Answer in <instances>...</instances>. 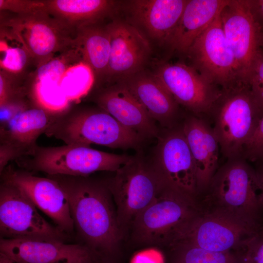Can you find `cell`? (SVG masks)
Wrapping results in <instances>:
<instances>
[{"mask_svg": "<svg viewBox=\"0 0 263 263\" xmlns=\"http://www.w3.org/2000/svg\"><path fill=\"white\" fill-rule=\"evenodd\" d=\"M59 184L68 199L78 244L111 261L123 233L106 181L89 176L47 175Z\"/></svg>", "mask_w": 263, "mask_h": 263, "instance_id": "obj_1", "label": "cell"}, {"mask_svg": "<svg viewBox=\"0 0 263 263\" xmlns=\"http://www.w3.org/2000/svg\"><path fill=\"white\" fill-rule=\"evenodd\" d=\"M243 157L227 159L201 197V211L214 213L262 230L263 210L256 170Z\"/></svg>", "mask_w": 263, "mask_h": 263, "instance_id": "obj_2", "label": "cell"}, {"mask_svg": "<svg viewBox=\"0 0 263 263\" xmlns=\"http://www.w3.org/2000/svg\"><path fill=\"white\" fill-rule=\"evenodd\" d=\"M45 134L66 145L97 144L121 149L138 148L144 140L98 107H75L58 112Z\"/></svg>", "mask_w": 263, "mask_h": 263, "instance_id": "obj_3", "label": "cell"}, {"mask_svg": "<svg viewBox=\"0 0 263 263\" xmlns=\"http://www.w3.org/2000/svg\"><path fill=\"white\" fill-rule=\"evenodd\" d=\"M263 116V108L244 81L225 88L213 105L211 119L221 152L227 159L243 157L244 148Z\"/></svg>", "mask_w": 263, "mask_h": 263, "instance_id": "obj_4", "label": "cell"}, {"mask_svg": "<svg viewBox=\"0 0 263 263\" xmlns=\"http://www.w3.org/2000/svg\"><path fill=\"white\" fill-rule=\"evenodd\" d=\"M9 13L1 18V26L21 43L37 69L55 58L57 53L76 47L77 30L47 12Z\"/></svg>", "mask_w": 263, "mask_h": 263, "instance_id": "obj_5", "label": "cell"}, {"mask_svg": "<svg viewBox=\"0 0 263 263\" xmlns=\"http://www.w3.org/2000/svg\"><path fill=\"white\" fill-rule=\"evenodd\" d=\"M131 157L98 150L90 146L66 144L51 147L38 146L32 153L15 161L19 168L32 172L84 176L100 171L115 172Z\"/></svg>", "mask_w": 263, "mask_h": 263, "instance_id": "obj_6", "label": "cell"}, {"mask_svg": "<svg viewBox=\"0 0 263 263\" xmlns=\"http://www.w3.org/2000/svg\"><path fill=\"white\" fill-rule=\"evenodd\" d=\"M114 172L106 182L124 233L165 186L150 160L139 151Z\"/></svg>", "mask_w": 263, "mask_h": 263, "instance_id": "obj_7", "label": "cell"}, {"mask_svg": "<svg viewBox=\"0 0 263 263\" xmlns=\"http://www.w3.org/2000/svg\"><path fill=\"white\" fill-rule=\"evenodd\" d=\"M262 230L200 210L174 230L165 244H186L216 252L239 251L247 239Z\"/></svg>", "mask_w": 263, "mask_h": 263, "instance_id": "obj_8", "label": "cell"}, {"mask_svg": "<svg viewBox=\"0 0 263 263\" xmlns=\"http://www.w3.org/2000/svg\"><path fill=\"white\" fill-rule=\"evenodd\" d=\"M200 210L197 201L164 186L134 220L133 238L143 244H165L174 230Z\"/></svg>", "mask_w": 263, "mask_h": 263, "instance_id": "obj_9", "label": "cell"}, {"mask_svg": "<svg viewBox=\"0 0 263 263\" xmlns=\"http://www.w3.org/2000/svg\"><path fill=\"white\" fill-rule=\"evenodd\" d=\"M163 130L149 160L165 187L198 203L195 165L182 123Z\"/></svg>", "mask_w": 263, "mask_h": 263, "instance_id": "obj_10", "label": "cell"}, {"mask_svg": "<svg viewBox=\"0 0 263 263\" xmlns=\"http://www.w3.org/2000/svg\"><path fill=\"white\" fill-rule=\"evenodd\" d=\"M0 235L5 239L54 240L65 242L69 235L48 222L19 188L1 181Z\"/></svg>", "mask_w": 263, "mask_h": 263, "instance_id": "obj_11", "label": "cell"}, {"mask_svg": "<svg viewBox=\"0 0 263 263\" xmlns=\"http://www.w3.org/2000/svg\"><path fill=\"white\" fill-rule=\"evenodd\" d=\"M185 56L189 65L220 88L244 81L225 38L220 14L194 41Z\"/></svg>", "mask_w": 263, "mask_h": 263, "instance_id": "obj_12", "label": "cell"}, {"mask_svg": "<svg viewBox=\"0 0 263 263\" xmlns=\"http://www.w3.org/2000/svg\"><path fill=\"white\" fill-rule=\"evenodd\" d=\"M1 181L21 189L38 209L48 216L55 225L69 235L75 231L66 195L56 180L35 175L33 172L7 165L0 173Z\"/></svg>", "mask_w": 263, "mask_h": 263, "instance_id": "obj_13", "label": "cell"}, {"mask_svg": "<svg viewBox=\"0 0 263 263\" xmlns=\"http://www.w3.org/2000/svg\"><path fill=\"white\" fill-rule=\"evenodd\" d=\"M180 105L189 113L207 118L221 88L209 82L188 64L165 63L154 75Z\"/></svg>", "mask_w": 263, "mask_h": 263, "instance_id": "obj_14", "label": "cell"}, {"mask_svg": "<svg viewBox=\"0 0 263 263\" xmlns=\"http://www.w3.org/2000/svg\"><path fill=\"white\" fill-rule=\"evenodd\" d=\"M58 112L34 107L24 110L0 128V173L9 162L28 156Z\"/></svg>", "mask_w": 263, "mask_h": 263, "instance_id": "obj_15", "label": "cell"}, {"mask_svg": "<svg viewBox=\"0 0 263 263\" xmlns=\"http://www.w3.org/2000/svg\"><path fill=\"white\" fill-rule=\"evenodd\" d=\"M220 17L223 30L237 62L243 80L246 82L258 52L259 29L247 0H228Z\"/></svg>", "mask_w": 263, "mask_h": 263, "instance_id": "obj_16", "label": "cell"}, {"mask_svg": "<svg viewBox=\"0 0 263 263\" xmlns=\"http://www.w3.org/2000/svg\"><path fill=\"white\" fill-rule=\"evenodd\" d=\"M0 252L15 263H93L99 258L84 245L54 240L0 238Z\"/></svg>", "mask_w": 263, "mask_h": 263, "instance_id": "obj_17", "label": "cell"}, {"mask_svg": "<svg viewBox=\"0 0 263 263\" xmlns=\"http://www.w3.org/2000/svg\"><path fill=\"white\" fill-rule=\"evenodd\" d=\"M110 55L106 76H131L138 73L150 53L147 38L135 27L114 20L107 25Z\"/></svg>", "mask_w": 263, "mask_h": 263, "instance_id": "obj_18", "label": "cell"}, {"mask_svg": "<svg viewBox=\"0 0 263 263\" xmlns=\"http://www.w3.org/2000/svg\"><path fill=\"white\" fill-rule=\"evenodd\" d=\"M182 125L195 165L200 199L218 169L220 147L207 119L189 113Z\"/></svg>", "mask_w": 263, "mask_h": 263, "instance_id": "obj_19", "label": "cell"}, {"mask_svg": "<svg viewBox=\"0 0 263 263\" xmlns=\"http://www.w3.org/2000/svg\"><path fill=\"white\" fill-rule=\"evenodd\" d=\"M93 100L121 125L144 139L158 138L160 132L156 122L122 83L98 90Z\"/></svg>", "mask_w": 263, "mask_h": 263, "instance_id": "obj_20", "label": "cell"}, {"mask_svg": "<svg viewBox=\"0 0 263 263\" xmlns=\"http://www.w3.org/2000/svg\"><path fill=\"white\" fill-rule=\"evenodd\" d=\"M124 80L121 83L163 129H171L179 124L180 105L154 75L136 74Z\"/></svg>", "mask_w": 263, "mask_h": 263, "instance_id": "obj_21", "label": "cell"}, {"mask_svg": "<svg viewBox=\"0 0 263 263\" xmlns=\"http://www.w3.org/2000/svg\"><path fill=\"white\" fill-rule=\"evenodd\" d=\"M228 0H188L167 45L186 55L194 41L220 14Z\"/></svg>", "mask_w": 263, "mask_h": 263, "instance_id": "obj_22", "label": "cell"}, {"mask_svg": "<svg viewBox=\"0 0 263 263\" xmlns=\"http://www.w3.org/2000/svg\"><path fill=\"white\" fill-rule=\"evenodd\" d=\"M188 0H135L130 2L133 19L148 35L167 45Z\"/></svg>", "mask_w": 263, "mask_h": 263, "instance_id": "obj_23", "label": "cell"}, {"mask_svg": "<svg viewBox=\"0 0 263 263\" xmlns=\"http://www.w3.org/2000/svg\"><path fill=\"white\" fill-rule=\"evenodd\" d=\"M42 9L75 30L111 16L116 2L110 0H41Z\"/></svg>", "mask_w": 263, "mask_h": 263, "instance_id": "obj_24", "label": "cell"}, {"mask_svg": "<svg viewBox=\"0 0 263 263\" xmlns=\"http://www.w3.org/2000/svg\"><path fill=\"white\" fill-rule=\"evenodd\" d=\"M75 46L82 61L92 70L95 80L106 76L110 55V39L107 25L100 22L77 29Z\"/></svg>", "mask_w": 263, "mask_h": 263, "instance_id": "obj_25", "label": "cell"}, {"mask_svg": "<svg viewBox=\"0 0 263 263\" xmlns=\"http://www.w3.org/2000/svg\"><path fill=\"white\" fill-rule=\"evenodd\" d=\"M171 263H244L240 251L216 252L186 244L169 245Z\"/></svg>", "mask_w": 263, "mask_h": 263, "instance_id": "obj_26", "label": "cell"}, {"mask_svg": "<svg viewBox=\"0 0 263 263\" xmlns=\"http://www.w3.org/2000/svg\"><path fill=\"white\" fill-rule=\"evenodd\" d=\"M82 61L76 47L70 49L37 69L35 75L37 82L43 81L58 83L72 65Z\"/></svg>", "mask_w": 263, "mask_h": 263, "instance_id": "obj_27", "label": "cell"}, {"mask_svg": "<svg viewBox=\"0 0 263 263\" xmlns=\"http://www.w3.org/2000/svg\"><path fill=\"white\" fill-rule=\"evenodd\" d=\"M246 83L254 97L263 108V54L258 52Z\"/></svg>", "mask_w": 263, "mask_h": 263, "instance_id": "obj_28", "label": "cell"}, {"mask_svg": "<svg viewBox=\"0 0 263 263\" xmlns=\"http://www.w3.org/2000/svg\"><path fill=\"white\" fill-rule=\"evenodd\" d=\"M29 59L23 48L9 47L5 51L4 56L0 60V67L2 70L9 72L21 73Z\"/></svg>", "mask_w": 263, "mask_h": 263, "instance_id": "obj_29", "label": "cell"}, {"mask_svg": "<svg viewBox=\"0 0 263 263\" xmlns=\"http://www.w3.org/2000/svg\"><path fill=\"white\" fill-rule=\"evenodd\" d=\"M240 252L244 263H263V229L246 239Z\"/></svg>", "mask_w": 263, "mask_h": 263, "instance_id": "obj_30", "label": "cell"}, {"mask_svg": "<svg viewBox=\"0 0 263 263\" xmlns=\"http://www.w3.org/2000/svg\"><path fill=\"white\" fill-rule=\"evenodd\" d=\"M243 157L247 161L263 162V116L244 148Z\"/></svg>", "mask_w": 263, "mask_h": 263, "instance_id": "obj_31", "label": "cell"}, {"mask_svg": "<svg viewBox=\"0 0 263 263\" xmlns=\"http://www.w3.org/2000/svg\"><path fill=\"white\" fill-rule=\"evenodd\" d=\"M249 7L260 31L263 32V0H247Z\"/></svg>", "mask_w": 263, "mask_h": 263, "instance_id": "obj_32", "label": "cell"}, {"mask_svg": "<svg viewBox=\"0 0 263 263\" xmlns=\"http://www.w3.org/2000/svg\"><path fill=\"white\" fill-rule=\"evenodd\" d=\"M256 172L260 189V200L263 210V164L259 170H256Z\"/></svg>", "mask_w": 263, "mask_h": 263, "instance_id": "obj_33", "label": "cell"}, {"mask_svg": "<svg viewBox=\"0 0 263 263\" xmlns=\"http://www.w3.org/2000/svg\"><path fill=\"white\" fill-rule=\"evenodd\" d=\"M258 52L263 54V32L259 31Z\"/></svg>", "mask_w": 263, "mask_h": 263, "instance_id": "obj_34", "label": "cell"}, {"mask_svg": "<svg viewBox=\"0 0 263 263\" xmlns=\"http://www.w3.org/2000/svg\"><path fill=\"white\" fill-rule=\"evenodd\" d=\"M0 263H15L12 259L0 252Z\"/></svg>", "mask_w": 263, "mask_h": 263, "instance_id": "obj_35", "label": "cell"}, {"mask_svg": "<svg viewBox=\"0 0 263 263\" xmlns=\"http://www.w3.org/2000/svg\"><path fill=\"white\" fill-rule=\"evenodd\" d=\"M93 263H112L110 261H108L105 260H103L100 258H98L97 260H96Z\"/></svg>", "mask_w": 263, "mask_h": 263, "instance_id": "obj_36", "label": "cell"}]
</instances>
